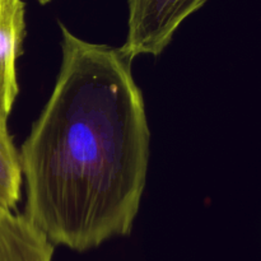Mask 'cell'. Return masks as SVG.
<instances>
[{"label": "cell", "instance_id": "1", "mask_svg": "<svg viewBox=\"0 0 261 261\" xmlns=\"http://www.w3.org/2000/svg\"><path fill=\"white\" fill-rule=\"evenodd\" d=\"M60 27V71L19 152L24 216L51 244L83 252L132 232L150 132L132 59Z\"/></svg>", "mask_w": 261, "mask_h": 261}, {"label": "cell", "instance_id": "2", "mask_svg": "<svg viewBox=\"0 0 261 261\" xmlns=\"http://www.w3.org/2000/svg\"><path fill=\"white\" fill-rule=\"evenodd\" d=\"M206 0H127V35L120 50L135 59L157 56L167 47L181 23Z\"/></svg>", "mask_w": 261, "mask_h": 261}, {"label": "cell", "instance_id": "3", "mask_svg": "<svg viewBox=\"0 0 261 261\" xmlns=\"http://www.w3.org/2000/svg\"><path fill=\"white\" fill-rule=\"evenodd\" d=\"M24 3L0 0V132H8V119L19 92L17 59L25 33Z\"/></svg>", "mask_w": 261, "mask_h": 261}, {"label": "cell", "instance_id": "4", "mask_svg": "<svg viewBox=\"0 0 261 261\" xmlns=\"http://www.w3.org/2000/svg\"><path fill=\"white\" fill-rule=\"evenodd\" d=\"M54 246L24 214L0 204V261H53Z\"/></svg>", "mask_w": 261, "mask_h": 261}, {"label": "cell", "instance_id": "5", "mask_svg": "<svg viewBox=\"0 0 261 261\" xmlns=\"http://www.w3.org/2000/svg\"><path fill=\"white\" fill-rule=\"evenodd\" d=\"M23 175L19 152L8 132H0V204L7 209L20 200Z\"/></svg>", "mask_w": 261, "mask_h": 261}, {"label": "cell", "instance_id": "6", "mask_svg": "<svg viewBox=\"0 0 261 261\" xmlns=\"http://www.w3.org/2000/svg\"><path fill=\"white\" fill-rule=\"evenodd\" d=\"M38 3H41V4H46V3H50L51 0H37Z\"/></svg>", "mask_w": 261, "mask_h": 261}]
</instances>
